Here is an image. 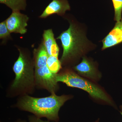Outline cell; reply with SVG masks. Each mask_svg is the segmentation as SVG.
Returning <instances> with one entry per match:
<instances>
[{
	"mask_svg": "<svg viewBox=\"0 0 122 122\" xmlns=\"http://www.w3.org/2000/svg\"><path fill=\"white\" fill-rule=\"evenodd\" d=\"M72 98L70 95L58 96L56 94L43 97L25 95L18 97L16 102L11 107L30 112L40 118H46L48 121L58 122L61 107Z\"/></svg>",
	"mask_w": 122,
	"mask_h": 122,
	"instance_id": "6da1fadb",
	"label": "cell"
},
{
	"mask_svg": "<svg viewBox=\"0 0 122 122\" xmlns=\"http://www.w3.org/2000/svg\"><path fill=\"white\" fill-rule=\"evenodd\" d=\"M19 56L13 66L15 78L7 89L8 98L32 94L36 88L33 59L28 53L18 49Z\"/></svg>",
	"mask_w": 122,
	"mask_h": 122,
	"instance_id": "7a4b0ae2",
	"label": "cell"
},
{
	"mask_svg": "<svg viewBox=\"0 0 122 122\" xmlns=\"http://www.w3.org/2000/svg\"><path fill=\"white\" fill-rule=\"evenodd\" d=\"M61 40L63 51L60 61L62 66L70 68L89 50V44L83 31L73 22L57 38Z\"/></svg>",
	"mask_w": 122,
	"mask_h": 122,
	"instance_id": "3957f363",
	"label": "cell"
},
{
	"mask_svg": "<svg viewBox=\"0 0 122 122\" xmlns=\"http://www.w3.org/2000/svg\"><path fill=\"white\" fill-rule=\"evenodd\" d=\"M56 78L58 82H62L69 87L83 90L94 98L111 103V100L100 87L79 75L70 68L66 67L61 70L56 74Z\"/></svg>",
	"mask_w": 122,
	"mask_h": 122,
	"instance_id": "277c9868",
	"label": "cell"
},
{
	"mask_svg": "<svg viewBox=\"0 0 122 122\" xmlns=\"http://www.w3.org/2000/svg\"><path fill=\"white\" fill-rule=\"evenodd\" d=\"M35 72L36 88L46 90L51 94L56 93L59 89L56 80V74L52 73L47 66L35 68Z\"/></svg>",
	"mask_w": 122,
	"mask_h": 122,
	"instance_id": "5b68a950",
	"label": "cell"
},
{
	"mask_svg": "<svg viewBox=\"0 0 122 122\" xmlns=\"http://www.w3.org/2000/svg\"><path fill=\"white\" fill-rule=\"evenodd\" d=\"M73 70L80 76L92 81H98L101 77L95 64L86 57H82L81 63L74 66Z\"/></svg>",
	"mask_w": 122,
	"mask_h": 122,
	"instance_id": "8992f818",
	"label": "cell"
},
{
	"mask_svg": "<svg viewBox=\"0 0 122 122\" xmlns=\"http://www.w3.org/2000/svg\"><path fill=\"white\" fill-rule=\"evenodd\" d=\"M29 18L20 12H13L6 20L7 28L10 33L24 34L27 32L26 26Z\"/></svg>",
	"mask_w": 122,
	"mask_h": 122,
	"instance_id": "52a82bcc",
	"label": "cell"
},
{
	"mask_svg": "<svg viewBox=\"0 0 122 122\" xmlns=\"http://www.w3.org/2000/svg\"><path fill=\"white\" fill-rule=\"evenodd\" d=\"M70 10V6L67 0H53L39 17L45 18L55 14L62 16L65 13L66 11Z\"/></svg>",
	"mask_w": 122,
	"mask_h": 122,
	"instance_id": "ba28073f",
	"label": "cell"
},
{
	"mask_svg": "<svg viewBox=\"0 0 122 122\" xmlns=\"http://www.w3.org/2000/svg\"><path fill=\"white\" fill-rule=\"evenodd\" d=\"M102 50L122 42V19L117 22L113 29L102 41Z\"/></svg>",
	"mask_w": 122,
	"mask_h": 122,
	"instance_id": "9c48e42d",
	"label": "cell"
},
{
	"mask_svg": "<svg viewBox=\"0 0 122 122\" xmlns=\"http://www.w3.org/2000/svg\"><path fill=\"white\" fill-rule=\"evenodd\" d=\"M33 55L35 68H41L47 66V59L49 56L43 42L38 48L34 50Z\"/></svg>",
	"mask_w": 122,
	"mask_h": 122,
	"instance_id": "30bf717a",
	"label": "cell"
},
{
	"mask_svg": "<svg viewBox=\"0 0 122 122\" xmlns=\"http://www.w3.org/2000/svg\"><path fill=\"white\" fill-rule=\"evenodd\" d=\"M43 37L44 39L43 43L44 46L49 56H51V48L56 42L52 30L51 29H49L44 30Z\"/></svg>",
	"mask_w": 122,
	"mask_h": 122,
	"instance_id": "8fae6325",
	"label": "cell"
},
{
	"mask_svg": "<svg viewBox=\"0 0 122 122\" xmlns=\"http://www.w3.org/2000/svg\"><path fill=\"white\" fill-rule=\"evenodd\" d=\"M0 2L6 5L13 12L25 10L26 7V0H0Z\"/></svg>",
	"mask_w": 122,
	"mask_h": 122,
	"instance_id": "7c38bea8",
	"label": "cell"
},
{
	"mask_svg": "<svg viewBox=\"0 0 122 122\" xmlns=\"http://www.w3.org/2000/svg\"><path fill=\"white\" fill-rule=\"evenodd\" d=\"M62 65L58 57L50 56L48 57L47 66L51 72L53 74H57L62 68Z\"/></svg>",
	"mask_w": 122,
	"mask_h": 122,
	"instance_id": "4fadbf2b",
	"label": "cell"
},
{
	"mask_svg": "<svg viewBox=\"0 0 122 122\" xmlns=\"http://www.w3.org/2000/svg\"><path fill=\"white\" fill-rule=\"evenodd\" d=\"M115 10L114 20L119 22L122 20V0H112Z\"/></svg>",
	"mask_w": 122,
	"mask_h": 122,
	"instance_id": "5bb4252c",
	"label": "cell"
},
{
	"mask_svg": "<svg viewBox=\"0 0 122 122\" xmlns=\"http://www.w3.org/2000/svg\"><path fill=\"white\" fill-rule=\"evenodd\" d=\"M10 33L7 28L6 21L0 24V38L5 39L10 36Z\"/></svg>",
	"mask_w": 122,
	"mask_h": 122,
	"instance_id": "9a60e30c",
	"label": "cell"
},
{
	"mask_svg": "<svg viewBox=\"0 0 122 122\" xmlns=\"http://www.w3.org/2000/svg\"><path fill=\"white\" fill-rule=\"evenodd\" d=\"M14 122H29L28 121H27L25 120H24V119H18L16 120Z\"/></svg>",
	"mask_w": 122,
	"mask_h": 122,
	"instance_id": "2e32d148",
	"label": "cell"
},
{
	"mask_svg": "<svg viewBox=\"0 0 122 122\" xmlns=\"http://www.w3.org/2000/svg\"><path fill=\"white\" fill-rule=\"evenodd\" d=\"M39 122H51V121H48V120H47V121H44V120H41V121H39Z\"/></svg>",
	"mask_w": 122,
	"mask_h": 122,
	"instance_id": "e0dca14e",
	"label": "cell"
},
{
	"mask_svg": "<svg viewBox=\"0 0 122 122\" xmlns=\"http://www.w3.org/2000/svg\"><path fill=\"white\" fill-rule=\"evenodd\" d=\"M120 113H121V114L122 115V106H121V108H120Z\"/></svg>",
	"mask_w": 122,
	"mask_h": 122,
	"instance_id": "ac0fdd59",
	"label": "cell"
},
{
	"mask_svg": "<svg viewBox=\"0 0 122 122\" xmlns=\"http://www.w3.org/2000/svg\"><path fill=\"white\" fill-rule=\"evenodd\" d=\"M99 122V120L98 119V120H96V121H95V122Z\"/></svg>",
	"mask_w": 122,
	"mask_h": 122,
	"instance_id": "d6986e66",
	"label": "cell"
}]
</instances>
